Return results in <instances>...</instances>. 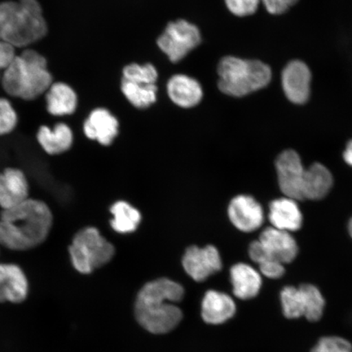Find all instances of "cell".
<instances>
[{
	"label": "cell",
	"instance_id": "2",
	"mask_svg": "<svg viewBox=\"0 0 352 352\" xmlns=\"http://www.w3.org/2000/svg\"><path fill=\"white\" fill-rule=\"evenodd\" d=\"M182 285L169 278L149 281L140 290L136 298V319L148 332L161 334L171 331L179 324L183 314L175 305L184 298Z\"/></svg>",
	"mask_w": 352,
	"mask_h": 352
},
{
	"label": "cell",
	"instance_id": "13",
	"mask_svg": "<svg viewBox=\"0 0 352 352\" xmlns=\"http://www.w3.org/2000/svg\"><path fill=\"white\" fill-rule=\"evenodd\" d=\"M311 72L305 63L294 60L283 70V86L285 94L293 103L307 102L310 96Z\"/></svg>",
	"mask_w": 352,
	"mask_h": 352
},
{
	"label": "cell",
	"instance_id": "33",
	"mask_svg": "<svg viewBox=\"0 0 352 352\" xmlns=\"http://www.w3.org/2000/svg\"><path fill=\"white\" fill-rule=\"evenodd\" d=\"M343 160L346 164L352 167V140L346 144L344 152H343Z\"/></svg>",
	"mask_w": 352,
	"mask_h": 352
},
{
	"label": "cell",
	"instance_id": "10",
	"mask_svg": "<svg viewBox=\"0 0 352 352\" xmlns=\"http://www.w3.org/2000/svg\"><path fill=\"white\" fill-rule=\"evenodd\" d=\"M182 265L186 274L193 280L202 283L223 268L221 255L214 245L204 248L192 245L186 250Z\"/></svg>",
	"mask_w": 352,
	"mask_h": 352
},
{
	"label": "cell",
	"instance_id": "16",
	"mask_svg": "<svg viewBox=\"0 0 352 352\" xmlns=\"http://www.w3.org/2000/svg\"><path fill=\"white\" fill-rule=\"evenodd\" d=\"M28 277L19 266L0 263V302L21 303L28 298Z\"/></svg>",
	"mask_w": 352,
	"mask_h": 352
},
{
	"label": "cell",
	"instance_id": "17",
	"mask_svg": "<svg viewBox=\"0 0 352 352\" xmlns=\"http://www.w3.org/2000/svg\"><path fill=\"white\" fill-rule=\"evenodd\" d=\"M46 111L55 118L72 116L78 107L77 91L68 83L55 81L44 95Z\"/></svg>",
	"mask_w": 352,
	"mask_h": 352
},
{
	"label": "cell",
	"instance_id": "32",
	"mask_svg": "<svg viewBox=\"0 0 352 352\" xmlns=\"http://www.w3.org/2000/svg\"><path fill=\"white\" fill-rule=\"evenodd\" d=\"M262 2L272 14H283L296 4L298 0H262Z\"/></svg>",
	"mask_w": 352,
	"mask_h": 352
},
{
	"label": "cell",
	"instance_id": "14",
	"mask_svg": "<svg viewBox=\"0 0 352 352\" xmlns=\"http://www.w3.org/2000/svg\"><path fill=\"white\" fill-rule=\"evenodd\" d=\"M258 240L271 256L284 265L294 262L298 256V245L292 232L268 227L262 231Z\"/></svg>",
	"mask_w": 352,
	"mask_h": 352
},
{
	"label": "cell",
	"instance_id": "26",
	"mask_svg": "<svg viewBox=\"0 0 352 352\" xmlns=\"http://www.w3.org/2000/svg\"><path fill=\"white\" fill-rule=\"evenodd\" d=\"M121 90L125 98L135 108L146 109L157 100L156 85H140L122 78Z\"/></svg>",
	"mask_w": 352,
	"mask_h": 352
},
{
	"label": "cell",
	"instance_id": "30",
	"mask_svg": "<svg viewBox=\"0 0 352 352\" xmlns=\"http://www.w3.org/2000/svg\"><path fill=\"white\" fill-rule=\"evenodd\" d=\"M226 3L233 15L246 16L256 12L259 0H226Z\"/></svg>",
	"mask_w": 352,
	"mask_h": 352
},
{
	"label": "cell",
	"instance_id": "29",
	"mask_svg": "<svg viewBox=\"0 0 352 352\" xmlns=\"http://www.w3.org/2000/svg\"><path fill=\"white\" fill-rule=\"evenodd\" d=\"M311 352H352V345L344 338L327 336L320 338Z\"/></svg>",
	"mask_w": 352,
	"mask_h": 352
},
{
	"label": "cell",
	"instance_id": "1",
	"mask_svg": "<svg viewBox=\"0 0 352 352\" xmlns=\"http://www.w3.org/2000/svg\"><path fill=\"white\" fill-rule=\"evenodd\" d=\"M54 217L45 202L32 199L0 214V245L16 252L37 248L45 241Z\"/></svg>",
	"mask_w": 352,
	"mask_h": 352
},
{
	"label": "cell",
	"instance_id": "8",
	"mask_svg": "<svg viewBox=\"0 0 352 352\" xmlns=\"http://www.w3.org/2000/svg\"><path fill=\"white\" fill-rule=\"evenodd\" d=\"M201 41L199 29L186 20L170 22L157 38V45L171 63H179Z\"/></svg>",
	"mask_w": 352,
	"mask_h": 352
},
{
	"label": "cell",
	"instance_id": "23",
	"mask_svg": "<svg viewBox=\"0 0 352 352\" xmlns=\"http://www.w3.org/2000/svg\"><path fill=\"white\" fill-rule=\"evenodd\" d=\"M333 186V176L320 162L311 164L305 171L303 180V200L320 201L328 196Z\"/></svg>",
	"mask_w": 352,
	"mask_h": 352
},
{
	"label": "cell",
	"instance_id": "24",
	"mask_svg": "<svg viewBox=\"0 0 352 352\" xmlns=\"http://www.w3.org/2000/svg\"><path fill=\"white\" fill-rule=\"evenodd\" d=\"M113 219L110 221L114 231L129 234L138 230L142 217L138 209L125 201H118L110 208Z\"/></svg>",
	"mask_w": 352,
	"mask_h": 352
},
{
	"label": "cell",
	"instance_id": "31",
	"mask_svg": "<svg viewBox=\"0 0 352 352\" xmlns=\"http://www.w3.org/2000/svg\"><path fill=\"white\" fill-rule=\"evenodd\" d=\"M19 56V50L12 44L0 41V70L3 72L10 66L16 57Z\"/></svg>",
	"mask_w": 352,
	"mask_h": 352
},
{
	"label": "cell",
	"instance_id": "9",
	"mask_svg": "<svg viewBox=\"0 0 352 352\" xmlns=\"http://www.w3.org/2000/svg\"><path fill=\"white\" fill-rule=\"evenodd\" d=\"M280 190L285 197L303 201L302 187L306 169L301 157L293 149H286L275 162Z\"/></svg>",
	"mask_w": 352,
	"mask_h": 352
},
{
	"label": "cell",
	"instance_id": "3",
	"mask_svg": "<svg viewBox=\"0 0 352 352\" xmlns=\"http://www.w3.org/2000/svg\"><path fill=\"white\" fill-rule=\"evenodd\" d=\"M0 78L4 94L25 102L41 99L55 82L47 57L34 47L21 50Z\"/></svg>",
	"mask_w": 352,
	"mask_h": 352
},
{
	"label": "cell",
	"instance_id": "20",
	"mask_svg": "<svg viewBox=\"0 0 352 352\" xmlns=\"http://www.w3.org/2000/svg\"><path fill=\"white\" fill-rule=\"evenodd\" d=\"M36 139L50 155H59L69 151L74 143V132L67 123L57 122L54 129L47 125L38 127Z\"/></svg>",
	"mask_w": 352,
	"mask_h": 352
},
{
	"label": "cell",
	"instance_id": "7",
	"mask_svg": "<svg viewBox=\"0 0 352 352\" xmlns=\"http://www.w3.org/2000/svg\"><path fill=\"white\" fill-rule=\"evenodd\" d=\"M280 296L286 318L298 319L303 316L311 322H316L322 318L325 300L316 286L307 283L298 287L285 286Z\"/></svg>",
	"mask_w": 352,
	"mask_h": 352
},
{
	"label": "cell",
	"instance_id": "4",
	"mask_svg": "<svg viewBox=\"0 0 352 352\" xmlns=\"http://www.w3.org/2000/svg\"><path fill=\"white\" fill-rule=\"evenodd\" d=\"M48 34L41 0H3L0 2V41L17 50L32 47Z\"/></svg>",
	"mask_w": 352,
	"mask_h": 352
},
{
	"label": "cell",
	"instance_id": "35",
	"mask_svg": "<svg viewBox=\"0 0 352 352\" xmlns=\"http://www.w3.org/2000/svg\"><path fill=\"white\" fill-rule=\"evenodd\" d=\"M0 72H1V70H0Z\"/></svg>",
	"mask_w": 352,
	"mask_h": 352
},
{
	"label": "cell",
	"instance_id": "27",
	"mask_svg": "<svg viewBox=\"0 0 352 352\" xmlns=\"http://www.w3.org/2000/svg\"><path fill=\"white\" fill-rule=\"evenodd\" d=\"M157 72L152 64H130L122 70V79L140 85H156Z\"/></svg>",
	"mask_w": 352,
	"mask_h": 352
},
{
	"label": "cell",
	"instance_id": "5",
	"mask_svg": "<svg viewBox=\"0 0 352 352\" xmlns=\"http://www.w3.org/2000/svg\"><path fill=\"white\" fill-rule=\"evenodd\" d=\"M218 76V87L222 94L241 98L267 86L272 70L261 60L228 56L219 61Z\"/></svg>",
	"mask_w": 352,
	"mask_h": 352
},
{
	"label": "cell",
	"instance_id": "22",
	"mask_svg": "<svg viewBox=\"0 0 352 352\" xmlns=\"http://www.w3.org/2000/svg\"><path fill=\"white\" fill-rule=\"evenodd\" d=\"M236 314V303L226 293L208 290L201 302V316L206 323L220 324Z\"/></svg>",
	"mask_w": 352,
	"mask_h": 352
},
{
	"label": "cell",
	"instance_id": "21",
	"mask_svg": "<svg viewBox=\"0 0 352 352\" xmlns=\"http://www.w3.org/2000/svg\"><path fill=\"white\" fill-rule=\"evenodd\" d=\"M232 292L236 298L248 300L256 297L262 287L261 274L250 264L237 263L230 270Z\"/></svg>",
	"mask_w": 352,
	"mask_h": 352
},
{
	"label": "cell",
	"instance_id": "28",
	"mask_svg": "<svg viewBox=\"0 0 352 352\" xmlns=\"http://www.w3.org/2000/svg\"><path fill=\"white\" fill-rule=\"evenodd\" d=\"M19 123V113L12 101L0 96V136L11 134Z\"/></svg>",
	"mask_w": 352,
	"mask_h": 352
},
{
	"label": "cell",
	"instance_id": "19",
	"mask_svg": "<svg viewBox=\"0 0 352 352\" xmlns=\"http://www.w3.org/2000/svg\"><path fill=\"white\" fill-rule=\"evenodd\" d=\"M167 94L178 107L189 109L195 107L204 98V90L196 79L186 74H175L167 82Z\"/></svg>",
	"mask_w": 352,
	"mask_h": 352
},
{
	"label": "cell",
	"instance_id": "15",
	"mask_svg": "<svg viewBox=\"0 0 352 352\" xmlns=\"http://www.w3.org/2000/svg\"><path fill=\"white\" fill-rule=\"evenodd\" d=\"M29 184L23 171L7 168L0 173V208L8 210L29 198Z\"/></svg>",
	"mask_w": 352,
	"mask_h": 352
},
{
	"label": "cell",
	"instance_id": "6",
	"mask_svg": "<svg viewBox=\"0 0 352 352\" xmlns=\"http://www.w3.org/2000/svg\"><path fill=\"white\" fill-rule=\"evenodd\" d=\"M69 254L76 270L82 274H89L111 261L116 248L98 228L87 227L74 235Z\"/></svg>",
	"mask_w": 352,
	"mask_h": 352
},
{
	"label": "cell",
	"instance_id": "34",
	"mask_svg": "<svg viewBox=\"0 0 352 352\" xmlns=\"http://www.w3.org/2000/svg\"><path fill=\"white\" fill-rule=\"evenodd\" d=\"M347 228H349V232L352 239V217L349 220V226H347Z\"/></svg>",
	"mask_w": 352,
	"mask_h": 352
},
{
	"label": "cell",
	"instance_id": "11",
	"mask_svg": "<svg viewBox=\"0 0 352 352\" xmlns=\"http://www.w3.org/2000/svg\"><path fill=\"white\" fill-rule=\"evenodd\" d=\"M228 215L232 226L242 232L256 231L264 222L262 206L250 195L233 197L228 205Z\"/></svg>",
	"mask_w": 352,
	"mask_h": 352
},
{
	"label": "cell",
	"instance_id": "25",
	"mask_svg": "<svg viewBox=\"0 0 352 352\" xmlns=\"http://www.w3.org/2000/svg\"><path fill=\"white\" fill-rule=\"evenodd\" d=\"M248 253L250 259L258 264L259 271L264 276L270 279H279L284 276V264L271 256L258 240L250 244Z\"/></svg>",
	"mask_w": 352,
	"mask_h": 352
},
{
	"label": "cell",
	"instance_id": "12",
	"mask_svg": "<svg viewBox=\"0 0 352 352\" xmlns=\"http://www.w3.org/2000/svg\"><path fill=\"white\" fill-rule=\"evenodd\" d=\"M120 123L116 116L105 108H96L88 114L82 125L87 139L95 140L103 146H109L116 140Z\"/></svg>",
	"mask_w": 352,
	"mask_h": 352
},
{
	"label": "cell",
	"instance_id": "18",
	"mask_svg": "<svg viewBox=\"0 0 352 352\" xmlns=\"http://www.w3.org/2000/svg\"><path fill=\"white\" fill-rule=\"evenodd\" d=\"M268 219L272 227L289 232L300 230L303 217L298 201L283 197L271 201Z\"/></svg>",
	"mask_w": 352,
	"mask_h": 352
}]
</instances>
